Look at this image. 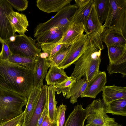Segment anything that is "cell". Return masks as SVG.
Here are the masks:
<instances>
[{"instance_id":"22","label":"cell","mask_w":126,"mask_h":126,"mask_svg":"<svg viewBox=\"0 0 126 126\" xmlns=\"http://www.w3.org/2000/svg\"><path fill=\"white\" fill-rule=\"evenodd\" d=\"M64 34L57 28L52 29L37 37L35 40L39 45L44 43H56L61 40Z\"/></svg>"},{"instance_id":"12","label":"cell","mask_w":126,"mask_h":126,"mask_svg":"<svg viewBox=\"0 0 126 126\" xmlns=\"http://www.w3.org/2000/svg\"><path fill=\"white\" fill-rule=\"evenodd\" d=\"M106 82L105 72L99 71L94 78L88 82L85 90L80 97L95 98L97 95L102 91Z\"/></svg>"},{"instance_id":"11","label":"cell","mask_w":126,"mask_h":126,"mask_svg":"<svg viewBox=\"0 0 126 126\" xmlns=\"http://www.w3.org/2000/svg\"><path fill=\"white\" fill-rule=\"evenodd\" d=\"M47 54L40 52L36 56L33 70L34 87L41 89L43 81L50 64L47 59Z\"/></svg>"},{"instance_id":"2","label":"cell","mask_w":126,"mask_h":126,"mask_svg":"<svg viewBox=\"0 0 126 126\" xmlns=\"http://www.w3.org/2000/svg\"><path fill=\"white\" fill-rule=\"evenodd\" d=\"M101 54V50L92 42L74 63L75 67L70 76L74 77L76 81L84 77L88 82L90 81L100 71Z\"/></svg>"},{"instance_id":"14","label":"cell","mask_w":126,"mask_h":126,"mask_svg":"<svg viewBox=\"0 0 126 126\" xmlns=\"http://www.w3.org/2000/svg\"><path fill=\"white\" fill-rule=\"evenodd\" d=\"M48 86L43 85L32 114L26 126H37L38 121L44 109L47 100Z\"/></svg>"},{"instance_id":"25","label":"cell","mask_w":126,"mask_h":126,"mask_svg":"<svg viewBox=\"0 0 126 126\" xmlns=\"http://www.w3.org/2000/svg\"><path fill=\"white\" fill-rule=\"evenodd\" d=\"M55 92L53 86H48L47 97L48 113L50 120L52 122L56 121L57 102L55 99Z\"/></svg>"},{"instance_id":"37","label":"cell","mask_w":126,"mask_h":126,"mask_svg":"<svg viewBox=\"0 0 126 126\" xmlns=\"http://www.w3.org/2000/svg\"><path fill=\"white\" fill-rule=\"evenodd\" d=\"M40 126H57V121L51 122L47 114L45 116Z\"/></svg>"},{"instance_id":"21","label":"cell","mask_w":126,"mask_h":126,"mask_svg":"<svg viewBox=\"0 0 126 126\" xmlns=\"http://www.w3.org/2000/svg\"><path fill=\"white\" fill-rule=\"evenodd\" d=\"M41 89L34 87L27 98L26 108L24 111V126H26L30 120L38 100Z\"/></svg>"},{"instance_id":"32","label":"cell","mask_w":126,"mask_h":126,"mask_svg":"<svg viewBox=\"0 0 126 126\" xmlns=\"http://www.w3.org/2000/svg\"><path fill=\"white\" fill-rule=\"evenodd\" d=\"M71 45H65L49 61V62L52 63L59 67L68 52Z\"/></svg>"},{"instance_id":"15","label":"cell","mask_w":126,"mask_h":126,"mask_svg":"<svg viewBox=\"0 0 126 126\" xmlns=\"http://www.w3.org/2000/svg\"><path fill=\"white\" fill-rule=\"evenodd\" d=\"M102 42L107 47L111 45L126 46V38L120 32L105 27L101 34Z\"/></svg>"},{"instance_id":"34","label":"cell","mask_w":126,"mask_h":126,"mask_svg":"<svg viewBox=\"0 0 126 126\" xmlns=\"http://www.w3.org/2000/svg\"><path fill=\"white\" fill-rule=\"evenodd\" d=\"M7 1L18 11L25 10L28 7V1L27 0H7Z\"/></svg>"},{"instance_id":"8","label":"cell","mask_w":126,"mask_h":126,"mask_svg":"<svg viewBox=\"0 0 126 126\" xmlns=\"http://www.w3.org/2000/svg\"><path fill=\"white\" fill-rule=\"evenodd\" d=\"M84 28L86 34L96 47L101 51L104 49L101 34L104 27L99 21L94 2Z\"/></svg>"},{"instance_id":"41","label":"cell","mask_w":126,"mask_h":126,"mask_svg":"<svg viewBox=\"0 0 126 126\" xmlns=\"http://www.w3.org/2000/svg\"><path fill=\"white\" fill-rule=\"evenodd\" d=\"M23 124H21L20 125L18 126H24L23 125Z\"/></svg>"},{"instance_id":"17","label":"cell","mask_w":126,"mask_h":126,"mask_svg":"<svg viewBox=\"0 0 126 126\" xmlns=\"http://www.w3.org/2000/svg\"><path fill=\"white\" fill-rule=\"evenodd\" d=\"M84 32V27L82 24L72 22L67 31L64 34L61 40L56 43H62L70 46L81 37Z\"/></svg>"},{"instance_id":"26","label":"cell","mask_w":126,"mask_h":126,"mask_svg":"<svg viewBox=\"0 0 126 126\" xmlns=\"http://www.w3.org/2000/svg\"><path fill=\"white\" fill-rule=\"evenodd\" d=\"M107 106V113L112 115L126 116V98L114 100Z\"/></svg>"},{"instance_id":"29","label":"cell","mask_w":126,"mask_h":126,"mask_svg":"<svg viewBox=\"0 0 126 126\" xmlns=\"http://www.w3.org/2000/svg\"><path fill=\"white\" fill-rule=\"evenodd\" d=\"M36 57H26L17 54H12L8 61L18 64L24 65L33 71Z\"/></svg>"},{"instance_id":"30","label":"cell","mask_w":126,"mask_h":126,"mask_svg":"<svg viewBox=\"0 0 126 126\" xmlns=\"http://www.w3.org/2000/svg\"><path fill=\"white\" fill-rule=\"evenodd\" d=\"M109 63H113L126 53V46L111 45L107 46Z\"/></svg>"},{"instance_id":"36","label":"cell","mask_w":126,"mask_h":126,"mask_svg":"<svg viewBox=\"0 0 126 126\" xmlns=\"http://www.w3.org/2000/svg\"><path fill=\"white\" fill-rule=\"evenodd\" d=\"M0 42L2 44V48L0 52V58L3 60H8L12 53L6 41Z\"/></svg>"},{"instance_id":"31","label":"cell","mask_w":126,"mask_h":126,"mask_svg":"<svg viewBox=\"0 0 126 126\" xmlns=\"http://www.w3.org/2000/svg\"><path fill=\"white\" fill-rule=\"evenodd\" d=\"M76 82V79L70 76L61 83L53 86V88L57 94L62 92L64 97Z\"/></svg>"},{"instance_id":"16","label":"cell","mask_w":126,"mask_h":126,"mask_svg":"<svg viewBox=\"0 0 126 126\" xmlns=\"http://www.w3.org/2000/svg\"><path fill=\"white\" fill-rule=\"evenodd\" d=\"M102 100L106 105L117 100L126 98V87L114 85L105 86L102 91Z\"/></svg>"},{"instance_id":"6","label":"cell","mask_w":126,"mask_h":126,"mask_svg":"<svg viewBox=\"0 0 126 126\" xmlns=\"http://www.w3.org/2000/svg\"><path fill=\"white\" fill-rule=\"evenodd\" d=\"M107 106L100 98L94 100L85 109L87 113L86 123L95 126H122L107 114Z\"/></svg>"},{"instance_id":"19","label":"cell","mask_w":126,"mask_h":126,"mask_svg":"<svg viewBox=\"0 0 126 126\" xmlns=\"http://www.w3.org/2000/svg\"><path fill=\"white\" fill-rule=\"evenodd\" d=\"M50 63L49 70L46 74L45 78L47 85L54 86L68 77L64 69L59 68L52 63Z\"/></svg>"},{"instance_id":"18","label":"cell","mask_w":126,"mask_h":126,"mask_svg":"<svg viewBox=\"0 0 126 126\" xmlns=\"http://www.w3.org/2000/svg\"><path fill=\"white\" fill-rule=\"evenodd\" d=\"M72 0H37L36 6L41 11L49 13L58 12L70 4Z\"/></svg>"},{"instance_id":"4","label":"cell","mask_w":126,"mask_h":126,"mask_svg":"<svg viewBox=\"0 0 126 126\" xmlns=\"http://www.w3.org/2000/svg\"><path fill=\"white\" fill-rule=\"evenodd\" d=\"M77 8L75 4H69L48 21L39 23L34 29V37L36 38L43 33L54 28L58 29L64 34L70 26L72 17Z\"/></svg>"},{"instance_id":"38","label":"cell","mask_w":126,"mask_h":126,"mask_svg":"<svg viewBox=\"0 0 126 126\" xmlns=\"http://www.w3.org/2000/svg\"><path fill=\"white\" fill-rule=\"evenodd\" d=\"M47 114H48V109L47 100L44 109L42 112L40 117L39 118L38 121L37 126H40L45 116Z\"/></svg>"},{"instance_id":"24","label":"cell","mask_w":126,"mask_h":126,"mask_svg":"<svg viewBox=\"0 0 126 126\" xmlns=\"http://www.w3.org/2000/svg\"><path fill=\"white\" fill-rule=\"evenodd\" d=\"M88 83L85 77L79 79L72 86L66 95L65 98H70V102L73 104L77 102L78 98L84 92Z\"/></svg>"},{"instance_id":"28","label":"cell","mask_w":126,"mask_h":126,"mask_svg":"<svg viewBox=\"0 0 126 126\" xmlns=\"http://www.w3.org/2000/svg\"><path fill=\"white\" fill-rule=\"evenodd\" d=\"M97 15L101 23L103 25L108 13L109 0H94Z\"/></svg>"},{"instance_id":"20","label":"cell","mask_w":126,"mask_h":126,"mask_svg":"<svg viewBox=\"0 0 126 126\" xmlns=\"http://www.w3.org/2000/svg\"><path fill=\"white\" fill-rule=\"evenodd\" d=\"M87 116L86 111L82 105L78 104L70 114L64 126H84Z\"/></svg>"},{"instance_id":"40","label":"cell","mask_w":126,"mask_h":126,"mask_svg":"<svg viewBox=\"0 0 126 126\" xmlns=\"http://www.w3.org/2000/svg\"><path fill=\"white\" fill-rule=\"evenodd\" d=\"M84 126H95L94 125L91 123L89 124H87L86 125Z\"/></svg>"},{"instance_id":"35","label":"cell","mask_w":126,"mask_h":126,"mask_svg":"<svg viewBox=\"0 0 126 126\" xmlns=\"http://www.w3.org/2000/svg\"><path fill=\"white\" fill-rule=\"evenodd\" d=\"M24 113L23 112L16 117L5 122L0 125V126H18L23 124Z\"/></svg>"},{"instance_id":"27","label":"cell","mask_w":126,"mask_h":126,"mask_svg":"<svg viewBox=\"0 0 126 126\" xmlns=\"http://www.w3.org/2000/svg\"><path fill=\"white\" fill-rule=\"evenodd\" d=\"M109 74L119 73L123 75V77L126 75V53L120 59L115 62L109 63L107 67Z\"/></svg>"},{"instance_id":"33","label":"cell","mask_w":126,"mask_h":126,"mask_svg":"<svg viewBox=\"0 0 126 126\" xmlns=\"http://www.w3.org/2000/svg\"><path fill=\"white\" fill-rule=\"evenodd\" d=\"M66 106L62 104L57 107L56 121L57 126H63L64 123Z\"/></svg>"},{"instance_id":"5","label":"cell","mask_w":126,"mask_h":126,"mask_svg":"<svg viewBox=\"0 0 126 126\" xmlns=\"http://www.w3.org/2000/svg\"><path fill=\"white\" fill-rule=\"evenodd\" d=\"M103 26L120 32L126 38V0H109L108 13Z\"/></svg>"},{"instance_id":"39","label":"cell","mask_w":126,"mask_h":126,"mask_svg":"<svg viewBox=\"0 0 126 126\" xmlns=\"http://www.w3.org/2000/svg\"><path fill=\"white\" fill-rule=\"evenodd\" d=\"M90 0H75V4L77 6L82 5L88 3Z\"/></svg>"},{"instance_id":"1","label":"cell","mask_w":126,"mask_h":126,"mask_svg":"<svg viewBox=\"0 0 126 126\" xmlns=\"http://www.w3.org/2000/svg\"><path fill=\"white\" fill-rule=\"evenodd\" d=\"M33 71L0 58V88L28 97L34 86Z\"/></svg>"},{"instance_id":"13","label":"cell","mask_w":126,"mask_h":126,"mask_svg":"<svg viewBox=\"0 0 126 126\" xmlns=\"http://www.w3.org/2000/svg\"><path fill=\"white\" fill-rule=\"evenodd\" d=\"M14 34L17 32L23 35L28 31L29 22L26 16L14 11L6 15Z\"/></svg>"},{"instance_id":"3","label":"cell","mask_w":126,"mask_h":126,"mask_svg":"<svg viewBox=\"0 0 126 126\" xmlns=\"http://www.w3.org/2000/svg\"><path fill=\"white\" fill-rule=\"evenodd\" d=\"M27 101L26 97L0 88V125L22 114Z\"/></svg>"},{"instance_id":"9","label":"cell","mask_w":126,"mask_h":126,"mask_svg":"<svg viewBox=\"0 0 126 126\" xmlns=\"http://www.w3.org/2000/svg\"><path fill=\"white\" fill-rule=\"evenodd\" d=\"M92 42L88 35L86 34H84L81 37L71 45L68 52L58 67L64 69L74 63Z\"/></svg>"},{"instance_id":"23","label":"cell","mask_w":126,"mask_h":126,"mask_svg":"<svg viewBox=\"0 0 126 126\" xmlns=\"http://www.w3.org/2000/svg\"><path fill=\"white\" fill-rule=\"evenodd\" d=\"M94 3V0H90L86 3L77 7L78 8L72 17V22L81 23L84 27Z\"/></svg>"},{"instance_id":"10","label":"cell","mask_w":126,"mask_h":126,"mask_svg":"<svg viewBox=\"0 0 126 126\" xmlns=\"http://www.w3.org/2000/svg\"><path fill=\"white\" fill-rule=\"evenodd\" d=\"M7 0H0V42L6 41L14 34L6 15L13 11Z\"/></svg>"},{"instance_id":"7","label":"cell","mask_w":126,"mask_h":126,"mask_svg":"<svg viewBox=\"0 0 126 126\" xmlns=\"http://www.w3.org/2000/svg\"><path fill=\"white\" fill-rule=\"evenodd\" d=\"M14 40H9L6 42L10 50L13 54H17L26 57H36L41 52V49L36 46V40L25 34L17 35L15 34Z\"/></svg>"}]
</instances>
